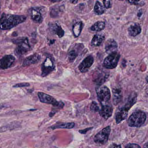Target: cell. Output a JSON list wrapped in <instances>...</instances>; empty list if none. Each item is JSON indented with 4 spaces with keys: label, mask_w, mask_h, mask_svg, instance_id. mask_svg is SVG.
<instances>
[{
    "label": "cell",
    "mask_w": 148,
    "mask_h": 148,
    "mask_svg": "<svg viewBox=\"0 0 148 148\" xmlns=\"http://www.w3.org/2000/svg\"><path fill=\"white\" fill-rule=\"evenodd\" d=\"M27 17L23 15L6 14L3 13L0 17V29L8 30L20 23L24 22Z\"/></svg>",
    "instance_id": "1"
},
{
    "label": "cell",
    "mask_w": 148,
    "mask_h": 148,
    "mask_svg": "<svg viewBox=\"0 0 148 148\" xmlns=\"http://www.w3.org/2000/svg\"><path fill=\"white\" fill-rule=\"evenodd\" d=\"M12 41L14 43L17 45L14 53L17 56H21L25 54L31 48L28 39L27 37H19L17 39H14Z\"/></svg>",
    "instance_id": "2"
},
{
    "label": "cell",
    "mask_w": 148,
    "mask_h": 148,
    "mask_svg": "<svg viewBox=\"0 0 148 148\" xmlns=\"http://www.w3.org/2000/svg\"><path fill=\"white\" fill-rule=\"evenodd\" d=\"M147 118V115L145 112L136 111L130 116L128 120V124L132 127H140L144 124Z\"/></svg>",
    "instance_id": "3"
},
{
    "label": "cell",
    "mask_w": 148,
    "mask_h": 148,
    "mask_svg": "<svg viewBox=\"0 0 148 148\" xmlns=\"http://www.w3.org/2000/svg\"><path fill=\"white\" fill-rule=\"evenodd\" d=\"M38 96L41 102L47 104H52L56 109L63 108L64 104L62 102H58L54 97L49 95L45 94L43 92H39Z\"/></svg>",
    "instance_id": "4"
},
{
    "label": "cell",
    "mask_w": 148,
    "mask_h": 148,
    "mask_svg": "<svg viewBox=\"0 0 148 148\" xmlns=\"http://www.w3.org/2000/svg\"><path fill=\"white\" fill-rule=\"evenodd\" d=\"M96 90L98 101L102 105H105L110 99L111 94L109 89L106 86H99Z\"/></svg>",
    "instance_id": "5"
},
{
    "label": "cell",
    "mask_w": 148,
    "mask_h": 148,
    "mask_svg": "<svg viewBox=\"0 0 148 148\" xmlns=\"http://www.w3.org/2000/svg\"><path fill=\"white\" fill-rule=\"evenodd\" d=\"M121 55L117 52L109 54L103 61V66L108 69H114L118 64Z\"/></svg>",
    "instance_id": "6"
},
{
    "label": "cell",
    "mask_w": 148,
    "mask_h": 148,
    "mask_svg": "<svg viewBox=\"0 0 148 148\" xmlns=\"http://www.w3.org/2000/svg\"><path fill=\"white\" fill-rule=\"evenodd\" d=\"M111 128L110 126L106 127L97 133L94 137V142L100 144H104L108 142L110 134Z\"/></svg>",
    "instance_id": "7"
},
{
    "label": "cell",
    "mask_w": 148,
    "mask_h": 148,
    "mask_svg": "<svg viewBox=\"0 0 148 148\" xmlns=\"http://www.w3.org/2000/svg\"><path fill=\"white\" fill-rule=\"evenodd\" d=\"M55 69L53 60L51 57L48 56L42 65L41 76L46 77L52 73Z\"/></svg>",
    "instance_id": "8"
},
{
    "label": "cell",
    "mask_w": 148,
    "mask_h": 148,
    "mask_svg": "<svg viewBox=\"0 0 148 148\" xmlns=\"http://www.w3.org/2000/svg\"><path fill=\"white\" fill-rule=\"evenodd\" d=\"M94 59L92 56L89 55L84 59L78 66V69L82 73H86L94 63Z\"/></svg>",
    "instance_id": "9"
},
{
    "label": "cell",
    "mask_w": 148,
    "mask_h": 148,
    "mask_svg": "<svg viewBox=\"0 0 148 148\" xmlns=\"http://www.w3.org/2000/svg\"><path fill=\"white\" fill-rule=\"evenodd\" d=\"M15 61V58L11 55H5L0 60V69L9 68Z\"/></svg>",
    "instance_id": "10"
},
{
    "label": "cell",
    "mask_w": 148,
    "mask_h": 148,
    "mask_svg": "<svg viewBox=\"0 0 148 148\" xmlns=\"http://www.w3.org/2000/svg\"><path fill=\"white\" fill-rule=\"evenodd\" d=\"M49 26L50 31L54 34L56 35L59 38H62L64 36L65 32L59 22H52L49 23Z\"/></svg>",
    "instance_id": "11"
},
{
    "label": "cell",
    "mask_w": 148,
    "mask_h": 148,
    "mask_svg": "<svg viewBox=\"0 0 148 148\" xmlns=\"http://www.w3.org/2000/svg\"><path fill=\"white\" fill-rule=\"evenodd\" d=\"M32 20L36 23H40L43 21V17L39 8H32L29 10Z\"/></svg>",
    "instance_id": "12"
},
{
    "label": "cell",
    "mask_w": 148,
    "mask_h": 148,
    "mask_svg": "<svg viewBox=\"0 0 148 148\" xmlns=\"http://www.w3.org/2000/svg\"><path fill=\"white\" fill-rule=\"evenodd\" d=\"M117 43L114 39H109L105 43V51L108 54L117 52Z\"/></svg>",
    "instance_id": "13"
},
{
    "label": "cell",
    "mask_w": 148,
    "mask_h": 148,
    "mask_svg": "<svg viewBox=\"0 0 148 148\" xmlns=\"http://www.w3.org/2000/svg\"><path fill=\"white\" fill-rule=\"evenodd\" d=\"M113 109L112 106L108 105H102L101 108L99 110L100 116L105 120H108L112 116Z\"/></svg>",
    "instance_id": "14"
},
{
    "label": "cell",
    "mask_w": 148,
    "mask_h": 148,
    "mask_svg": "<svg viewBox=\"0 0 148 148\" xmlns=\"http://www.w3.org/2000/svg\"><path fill=\"white\" fill-rule=\"evenodd\" d=\"M41 56L38 54H34L28 56L26 58L23 63V66H28L32 64L37 63L40 60Z\"/></svg>",
    "instance_id": "15"
},
{
    "label": "cell",
    "mask_w": 148,
    "mask_h": 148,
    "mask_svg": "<svg viewBox=\"0 0 148 148\" xmlns=\"http://www.w3.org/2000/svg\"><path fill=\"white\" fill-rule=\"evenodd\" d=\"M128 114V111L121 108L116 112L115 114L116 121L117 124H119L127 118Z\"/></svg>",
    "instance_id": "16"
},
{
    "label": "cell",
    "mask_w": 148,
    "mask_h": 148,
    "mask_svg": "<svg viewBox=\"0 0 148 148\" xmlns=\"http://www.w3.org/2000/svg\"><path fill=\"white\" fill-rule=\"evenodd\" d=\"M141 27L138 23H133L129 28L128 33L130 35L132 36H136L140 34L141 32Z\"/></svg>",
    "instance_id": "17"
},
{
    "label": "cell",
    "mask_w": 148,
    "mask_h": 148,
    "mask_svg": "<svg viewBox=\"0 0 148 148\" xmlns=\"http://www.w3.org/2000/svg\"><path fill=\"white\" fill-rule=\"evenodd\" d=\"M113 102L115 105L119 104L122 99V92L121 89L120 88H115L113 89Z\"/></svg>",
    "instance_id": "18"
},
{
    "label": "cell",
    "mask_w": 148,
    "mask_h": 148,
    "mask_svg": "<svg viewBox=\"0 0 148 148\" xmlns=\"http://www.w3.org/2000/svg\"><path fill=\"white\" fill-rule=\"evenodd\" d=\"M136 100H137V95H136V94L135 93L131 94L129 97L127 101L122 107L126 110L129 111L130 109L134 106V104L136 103Z\"/></svg>",
    "instance_id": "19"
},
{
    "label": "cell",
    "mask_w": 148,
    "mask_h": 148,
    "mask_svg": "<svg viewBox=\"0 0 148 148\" xmlns=\"http://www.w3.org/2000/svg\"><path fill=\"white\" fill-rule=\"evenodd\" d=\"M83 27V23L82 22H77L73 26V31L74 36L75 37H77L79 36Z\"/></svg>",
    "instance_id": "20"
},
{
    "label": "cell",
    "mask_w": 148,
    "mask_h": 148,
    "mask_svg": "<svg viewBox=\"0 0 148 148\" xmlns=\"http://www.w3.org/2000/svg\"><path fill=\"white\" fill-rule=\"evenodd\" d=\"M105 39L103 35L101 34H96L93 36L91 40V44L94 47H98L101 45Z\"/></svg>",
    "instance_id": "21"
},
{
    "label": "cell",
    "mask_w": 148,
    "mask_h": 148,
    "mask_svg": "<svg viewBox=\"0 0 148 148\" xmlns=\"http://www.w3.org/2000/svg\"><path fill=\"white\" fill-rule=\"evenodd\" d=\"M105 27V23L102 21H98L95 23L91 27L90 30L92 31H100L103 30Z\"/></svg>",
    "instance_id": "22"
},
{
    "label": "cell",
    "mask_w": 148,
    "mask_h": 148,
    "mask_svg": "<svg viewBox=\"0 0 148 148\" xmlns=\"http://www.w3.org/2000/svg\"><path fill=\"white\" fill-rule=\"evenodd\" d=\"M94 11L96 14L100 15L103 14L105 11L104 7L102 5L100 2L97 1L94 7Z\"/></svg>",
    "instance_id": "23"
},
{
    "label": "cell",
    "mask_w": 148,
    "mask_h": 148,
    "mask_svg": "<svg viewBox=\"0 0 148 148\" xmlns=\"http://www.w3.org/2000/svg\"><path fill=\"white\" fill-rule=\"evenodd\" d=\"M19 127V123L18 122H13L6 126L0 128V132H4L8 130H12Z\"/></svg>",
    "instance_id": "24"
},
{
    "label": "cell",
    "mask_w": 148,
    "mask_h": 148,
    "mask_svg": "<svg viewBox=\"0 0 148 148\" xmlns=\"http://www.w3.org/2000/svg\"><path fill=\"white\" fill-rule=\"evenodd\" d=\"M108 76L106 74H101L99 75L95 79V83L98 86H101L103 83L105 82L108 78Z\"/></svg>",
    "instance_id": "25"
},
{
    "label": "cell",
    "mask_w": 148,
    "mask_h": 148,
    "mask_svg": "<svg viewBox=\"0 0 148 148\" xmlns=\"http://www.w3.org/2000/svg\"><path fill=\"white\" fill-rule=\"evenodd\" d=\"M75 127V123H62V124H59L52 127L53 129H55L56 128H62V129H71Z\"/></svg>",
    "instance_id": "26"
},
{
    "label": "cell",
    "mask_w": 148,
    "mask_h": 148,
    "mask_svg": "<svg viewBox=\"0 0 148 148\" xmlns=\"http://www.w3.org/2000/svg\"><path fill=\"white\" fill-rule=\"evenodd\" d=\"M78 53L77 50H76L75 49H73L69 51L68 54V59L70 62H73L75 59L77 58Z\"/></svg>",
    "instance_id": "27"
},
{
    "label": "cell",
    "mask_w": 148,
    "mask_h": 148,
    "mask_svg": "<svg viewBox=\"0 0 148 148\" xmlns=\"http://www.w3.org/2000/svg\"><path fill=\"white\" fill-rule=\"evenodd\" d=\"M90 109L94 112H98L100 110L98 104L95 102H93L90 107Z\"/></svg>",
    "instance_id": "28"
},
{
    "label": "cell",
    "mask_w": 148,
    "mask_h": 148,
    "mask_svg": "<svg viewBox=\"0 0 148 148\" xmlns=\"http://www.w3.org/2000/svg\"><path fill=\"white\" fill-rule=\"evenodd\" d=\"M29 86H30V84L27 83H23L15 84V85H14L13 87L14 88L24 87H29Z\"/></svg>",
    "instance_id": "29"
},
{
    "label": "cell",
    "mask_w": 148,
    "mask_h": 148,
    "mask_svg": "<svg viewBox=\"0 0 148 148\" xmlns=\"http://www.w3.org/2000/svg\"><path fill=\"white\" fill-rule=\"evenodd\" d=\"M103 2L104 8H106V9L110 8L112 7V3H111L110 1H103Z\"/></svg>",
    "instance_id": "30"
},
{
    "label": "cell",
    "mask_w": 148,
    "mask_h": 148,
    "mask_svg": "<svg viewBox=\"0 0 148 148\" xmlns=\"http://www.w3.org/2000/svg\"><path fill=\"white\" fill-rule=\"evenodd\" d=\"M125 148H141L139 145L135 143H129L125 147Z\"/></svg>",
    "instance_id": "31"
},
{
    "label": "cell",
    "mask_w": 148,
    "mask_h": 148,
    "mask_svg": "<svg viewBox=\"0 0 148 148\" xmlns=\"http://www.w3.org/2000/svg\"><path fill=\"white\" fill-rule=\"evenodd\" d=\"M130 3H131V4H135V5H138L139 4V2H140V1H129Z\"/></svg>",
    "instance_id": "32"
},
{
    "label": "cell",
    "mask_w": 148,
    "mask_h": 148,
    "mask_svg": "<svg viewBox=\"0 0 148 148\" xmlns=\"http://www.w3.org/2000/svg\"><path fill=\"white\" fill-rule=\"evenodd\" d=\"M110 148H122L121 145H117V144H114L112 145Z\"/></svg>",
    "instance_id": "33"
},
{
    "label": "cell",
    "mask_w": 148,
    "mask_h": 148,
    "mask_svg": "<svg viewBox=\"0 0 148 148\" xmlns=\"http://www.w3.org/2000/svg\"><path fill=\"white\" fill-rule=\"evenodd\" d=\"M143 148H148V141L144 144Z\"/></svg>",
    "instance_id": "34"
},
{
    "label": "cell",
    "mask_w": 148,
    "mask_h": 148,
    "mask_svg": "<svg viewBox=\"0 0 148 148\" xmlns=\"http://www.w3.org/2000/svg\"><path fill=\"white\" fill-rule=\"evenodd\" d=\"M71 3H77L78 2V1H71Z\"/></svg>",
    "instance_id": "35"
},
{
    "label": "cell",
    "mask_w": 148,
    "mask_h": 148,
    "mask_svg": "<svg viewBox=\"0 0 148 148\" xmlns=\"http://www.w3.org/2000/svg\"><path fill=\"white\" fill-rule=\"evenodd\" d=\"M50 1L54 3V2H59L60 1Z\"/></svg>",
    "instance_id": "36"
},
{
    "label": "cell",
    "mask_w": 148,
    "mask_h": 148,
    "mask_svg": "<svg viewBox=\"0 0 148 148\" xmlns=\"http://www.w3.org/2000/svg\"><path fill=\"white\" fill-rule=\"evenodd\" d=\"M146 81H147V82L148 83V76H147V78H146Z\"/></svg>",
    "instance_id": "37"
},
{
    "label": "cell",
    "mask_w": 148,
    "mask_h": 148,
    "mask_svg": "<svg viewBox=\"0 0 148 148\" xmlns=\"http://www.w3.org/2000/svg\"><path fill=\"white\" fill-rule=\"evenodd\" d=\"M0 9H1V6H0Z\"/></svg>",
    "instance_id": "38"
}]
</instances>
